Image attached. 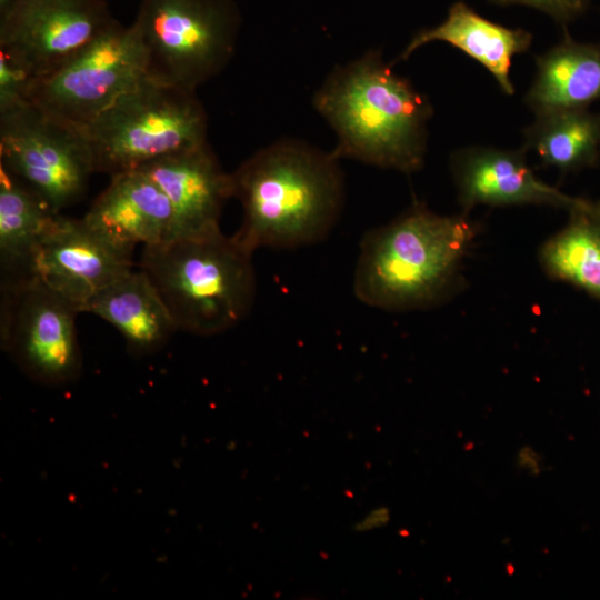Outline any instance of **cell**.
Here are the masks:
<instances>
[{
    "label": "cell",
    "instance_id": "obj_5",
    "mask_svg": "<svg viewBox=\"0 0 600 600\" xmlns=\"http://www.w3.org/2000/svg\"><path fill=\"white\" fill-rule=\"evenodd\" d=\"M83 130L94 173L110 176L208 143V117L196 92L147 76Z\"/></svg>",
    "mask_w": 600,
    "mask_h": 600
},
{
    "label": "cell",
    "instance_id": "obj_21",
    "mask_svg": "<svg viewBox=\"0 0 600 600\" xmlns=\"http://www.w3.org/2000/svg\"><path fill=\"white\" fill-rule=\"evenodd\" d=\"M33 79L21 63L0 50V113L29 102Z\"/></svg>",
    "mask_w": 600,
    "mask_h": 600
},
{
    "label": "cell",
    "instance_id": "obj_9",
    "mask_svg": "<svg viewBox=\"0 0 600 600\" xmlns=\"http://www.w3.org/2000/svg\"><path fill=\"white\" fill-rule=\"evenodd\" d=\"M0 166L56 213L86 194L94 173L83 128L57 120L31 102L0 113Z\"/></svg>",
    "mask_w": 600,
    "mask_h": 600
},
{
    "label": "cell",
    "instance_id": "obj_6",
    "mask_svg": "<svg viewBox=\"0 0 600 600\" xmlns=\"http://www.w3.org/2000/svg\"><path fill=\"white\" fill-rule=\"evenodd\" d=\"M131 24L147 77L196 92L231 60L240 16L232 0H141Z\"/></svg>",
    "mask_w": 600,
    "mask_h": 600
},
{
    "label": "cell",
    "instance_id": "obj_8",
    "mask_svg": "<svg viewBox=\"0 0 600 600\" xmlns=\"http://www.w3.org/2000/svg\"><path fill=\"white\" fill-rule=\"evenodd\" d=\"M77 313L71 302L38 278H9L1 284V348L32 381L67 384L82 369Z\"/></svg>",
    "mask_w": 600,
    "mask_h": 600
},
{
    "label": "cell",
    "instance_id": "obj_12",
    "mask_svg": "<svg viewBox=\"0 0 600 600\" xmlns=\"http://www.w3.org/2000/svg\"><path fill=\"white\" fill-rule=\"evenodd\" d=\"M168 197L177 238L220 230L224 202L232 198L231 173L223 171L208 143L156 160L141 169Z\"/></svg>",
    "mask_w": 600,
    "mask_h": 600
},
{
    "label": "cell",
    "instance_id": "obj_11",
    "mask_svg": "<svg viewBox=\"0 0 600 600\" xmlns=\"http://www.w3.org/2000/svg\"><path fill=\"white\" fill-rule=\"evenodd\" d=\"M133 249L120 246L84 219L57 214L41 234L27 274L38 278L80 312L97 292L133 270Z\"/></svg>",
    "mask_w": 600,
    "mask_h": 600
},
{
    "label": "cell",
    "instance_id": "obj_2",
    "mask_svg": "<svg viewBox=\"0 0 600 600\" xmlns=\"http://www.w3.org/2000/svg\"><path fill=\"white\" fill-rule=\"evenodd\" d=\"M316 110L337 134L334 158L412 173L424 162L432 106L379 50L336 67L317 90Z\"/></svg>",
    "mask_w": 600,
    "mask_h": 600
},
{
    "label": "cell",
    "instance_id": "obj_23",
    "mask_svg": "<svg viewBox=\"0 0 600 600\" xmlns=\"http://www.w3.org/2000/svg\"><path fill=\"white\" fill-rule=\"evenodd\" d=\"M389 512L384 508H378L370 511L362 520L356 524L358 531H368L387 523Z\"/></svg>",
    "mask_w": 600,
    "mask_h": 600
},
{
    "label": "cell",
    "instance_id": "obj_19",
    "mask_svg": "<svg viewBox=\"0 0 600 600\" xmlns=\"http://www.w3.org/2000/svg\"><path fill=\"white\" fill-rule=\"evenodd\" d=\"M57 214L39 193L0 166L1 267L27 274L32 252Z\"/></svg>",
    "mask_w": 600,
    "mask_h": 600
},
{
    "label": "cell",
    "instance_id": "obj_4",
    "mask_svg": "<svg viewBox=\"0 0 600 600\" xmlns=\"http://www.w3.org/2000/svg\"><path fill=\"white\" fill-rule=\"evenodd\" d=\"M253 252L221 231L143 247L149 277L178 330L221 333L243 320L256 294Z\"/></svg>",
    "mask_w": 600,
    "mask_h": 600
},
{
    "label": "cell",
    "instance_id": "obj_20",
    "mask_svg": "<svg viewBox=\"0 0 600 600\" xmlns=\"http://www.w3.org/2000/svg\"><path fill=\"white\" fill-rule=\"evenodd\" d=\"M569 223L550 238L540 252L551 277L600 299V223L571 209Z\"/></svg>",
    "mask_w": 600,
    "mask_h": 600
},
{
    "label": "cell",
    "instance_id": "obj_3",
    "mask_svg": "<svg viewBox=\"0 0 600 600\" xmlns=\"http://www.w3.org/2000/svg\"><path fill=\"white\" fill-rule=\"evenodd\" d=\"M476 231L466 216H440L416 203L363 237L353 278L356 297L396 311L440 302L458 282Z\"/></svg>",
    "mask_w": 600,
    "mask_h": 600
},
{
    "label": "cell",
    "instance_id": "obj_18",
    "mask_svg": "<svg viewBox=\"0 0 600 600\" xmlns=\"http://www.w3.org/2000/svg\"><path fill=\"white\" fill-rule=\"evenodd\" d=\"M524 137L526 148L562 172L593 167L600 159V113L587 109L537 113Z\"/></svg>",
    "mask_w": 600,
    "mask_h": 600
},
{
    "label": "cell",
    "instance_id": "obj_15",
    "mask_svg": "<svg viewBox=\"0 0 600 600\" xmlns=\"http://www.w3.org/2000/svg\"><path fill=\"white\" fill-rule=\"evenodd\" d=\"M113 326L124 338L130 354L149 356L160 350L177 326L158 290L141 270H131L81 308Z\"/></svg>",
    "mask_w": 600,
    "mask_h": 600
},
{
    "label": "cell",
    "instance_id": "obj_13",
    "mask_svg": "<svg viewBox=\"0 0 600 600\" xmlns=\"http://www.w3.org/2000/svg\"><path fill=\"white\" fill-rule=\"evenodd\" d=\"M451 168L464 210L477 204H547L569 210L576 201L540 181L527 163L523 150L468 148L453 154Z\"/></svg>",
    "mask_w": 600,
    "mask_h": 600
},
{
    "label": "cell",
    "instance_id": "obj_17",
    "mask_svg": "<svg viewBox=\"0 0 600 600\" xmlns=\"http://www.w3.org/2000/svg\"><path fill=\"white\" fill-rule=\"evenodd\" d=\"M526 102L537 113L587 109L600 100V44L564 39L536 59Z\"/></svg>",
    "mask_w": 600,
    "mask_h": 600
},
{
    "label": "cell",
    "instance_id": "obj_25",
    "mask_svg": "<svg viewBox=\"0 0 600 600\" xmlns=\"http://www.w3.org/2000/svg\"><path fill=\"white\" fill-rule=\"evenodd\" d=\"M13 0H0V14L3 13Z\"/></svg>",
    "mask_w": 600,
    "mask_h": 600
},
{
    "label": "cell",
    "instance_id": "obj_22",
    "mask_svg": "<svg viewBox=\"0 0 600 600\" xmlns=\"http://www.w3.org/2000/svg\"><path fill=\"white\" fill-rule=\"evenodd\" d=\"M497 4H521L534 8L553 18L558 23L567 24L582 14L591 0H489Z\"/></svg>",
    "mask_w": 600,
    "mask_h": 600
},
{
    "label": "cell",
    "instance_id": "obj_14",
    "mask_svg": "<svg viewBox=\"0 0 600 600\" xmlns=\"http://www.w3.org/2000/svg\"><path fill=\"white\" fill-rule=\"evenodd\" d=\"M83 219L109 240L132 249L160 244L176 234L168 197L142 170L111 176Z\"/></svg>",
    "mask_w": 600,
    "mask_h": 600
},
{
    "label": "cell",
    "instance_id": "obj_16",
    "mask_svg": "<svg viewBox=\"0 0 600 600\" xmlns=\"http://www.w3.org/2000/svg\"><path fill=\"white\" fill-rule=\"evenodd\" d=\"M432 41L447 42L463 51L494 77L504 93L513 94L511 61L516 54L529 49L532 34L492 22L458 1L449 8L442 23L417 32L399 59H408L421 46Z\"/></svg>",
    "mask_w": 600,
    "mask_h": 600
},
{
    "label": "cell",
    "instance_id": "obj_1",
    "mask_svg": "<svg viewBox=\"0 0 600 600\" xmlns=\"http://www.w3.org/2000/svg\"><path fill=\"white\" fill-rule=\"evenodd\" d=\"M232 198L243 211L233 234L246 248H294L324 239L343 207L339 160L303 141L283 139L233 172Z\"/></svg>",
    "mask_w": 600,
    "mask_h": 600
},
{
    "label": "cell",
    "instance_id": "obj_24",
    "mask_svg": "<svg viewBox=\"0 0 600 600\" xmlns=\"http://www.w3.org/2000/svg\"><path fill=\"white\" fill-rule=\"evenodd\" d=\"M571 209H578L600 223V201H590L576 198L574 204Z\"/></svg>",
    "mask_w": 600,
    "mask_h": 600
},
{
    "label": "cell",
    "instance_id": "obj_10",
    "mask_svg": "<svg viewBox=\"0 0 600 600\" xmlns=\"http://www.w3.org/2000/svg\"><path fill=\"white\" fill-rule=\"evenodd\" d=\"M116 21L107 0H13L0 14V50L38 78Z\"/></svg>",
    "mask_w": 600,
    "mask_h": 600
},
{
    "label": "cell",
    "instance_id": "obj_7",
    "mask_svg": "<svg viewBox=\"0 0 600 600\" xmlns=\"http://www.w3.org/2000/svg\"><path fill=\"white\" fill-rule=\"evenodd\" d=\"M146 76L134 27L117 20L58 68L34 78L28 100L57 120L84 128Z\"/></svg>",
    "mask_w": 600,
    "mask_h": 600
}]
</instances>
